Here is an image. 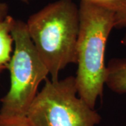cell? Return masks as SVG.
<instances>
[{
	"label": "cell",
	"mask_w": 126,
	"mask_h": 126,
	"mask_svg": "<svg viewBox=\"0 0 126 126\" xmlns=\"http://www.w3.org/2000/svg\"><path fill=\"white\" fill-rule=\"evenodd\" d=\"M79 10L78 68L74 77L78 95L94 109L97 98L103 94L105 85V50L109 34L114 28V13L85 0L81 1Z\"/></svg>",
	"instance_id": "6da1fadb"
},
{
	"label": "cell",
	"mask_w": 126,
	"mask_h": 126,
	"mask_svg": "<svg viewBox=\"0 0 126 126\" xmlns=\"http://www.w3.org/2000/svg\"><path fill=\"white\" fill-rule=\"evenodd\" d=\"M30 36L52 80L69 64H77L79 10L72 0H58L30 16Z\"/></svg>",
	"instance_id": "7a4b0ae2"
},
{
	"label": "cell",
	"mask_w": 126,
	"mask_h": 126,
	"mask_svg": "<svg viewBox=\"0 0 126 126\" xmlns=\"http://www.w3.org/2000/svg\"><path fill=\"white\" fill-rule=\"evenodd\" d=\"M11 32L14 44L7 68L11 75V86L0 100V114L27 117L30 105L38 93L39 86L49 72L34 46L26 23L15 20Z\"/></svg>",
	"instance_id": "3957f363"
},
{
	"label": "cell",
	"mask_w": 126,
	"mask_h": 126,
	"mask_svg": "<svg viewBox=\"0 0 126 126\" xmlns=\"http://www.w3.org/2000/svg\"><path fill=\"white\" fill-rule=\"evenodd\" d=\"M32 126H96L101 116L78 95L75 77L46 80L27 114Z\"/></svg>",
	"instance_id": "277c9868"
},
{
	"label": "cell",
	"mask_w": 126,
	"mask_h": 126,
	"mask_svg": "<svg viewBox=\"0 0 126 126\" xmlns=\"http://www.w3.org/2000/svg\"><path fill=\"white\" fill-rule=\"evenodd\" d=\"M105 85L113 92L126 93V59H112L107 66Z\"/></svg>",
	"instance_id": "5b68a950"
},
{
	"label": "cell",
	"mask_w": 126,
	"mask_h": 126,
	"mask_svg": "<svg viewBox=\"0 0 126 126\" xmlns=\"http://www.w3.org/2000/svg\"><path fill=\"white\" fill-rule=\"evenodd\" d=\"M14 20L13 17L8 16L0 23V74L8 68L12 57L14 39L11 32Z\"/></svg>",
	"instance_id": "8992f818"
},
{
	"label": "cell",
	"mask_w": 126,
	"mask_h": 126,
	"mask_svg": "<svg viewBox=\"0 0 126 126\" xmlns=\"http://www.w3.org/2000/svg\"><path fill=\"white\" fill-rule=\"evenodd\" d=\"M111 11L114 13V28L126 27V0H115Z\"/></svg>",
	"instance_id": "52a82bcc"
},
{
	"label": "cell",
	"mask_w": 126,
	"mask_h": 126,
	"mask_svg": "<svg viewBox=\"0 0 126 126\" xmlns=\"http://www.w3.org/2000/svg\"><path fill=\"white\" fill-rule=\"evenodd\" d=\"M0 126H32L27 117H11L0 114Z\"/></svg>",
	"instance_id": "ba28073f"
},
{
	"label": "cell",
	"mask_w": 126,
	"mask_h": 126,
	"mask_svg": "<svg viewBox=\"0 0 126 126\" xmlns=\"http://www.w3.org/2000/svg\"><path fill=\"white\" fill-rule=\"evenodd\" d=\"M9 6L0 0V23H1L9 15Z\"/></svg>",
	"instance_id": "9c48e42d"
},
{
	"label": "cell",
	"mask_w": 126,
	"mask_h": 126,
	"mask_svg": "<svg viewBox=\"0 0 126 126\" xmlns=\"http://www.w3.org/2000/svg\"><path fill=\"white\" fill-rule=\"evenodd\" d=\"M85 1H89L91 3H93L94 4L99 5V6L111 10L112 6L115 0H85Z\"/></svg>",
	"instance_id": "30bf717a"
},
{
	"label": "cell",
	"mask_w": 126,
	"mask_h": 126,
	"mask_svg": "<svg viewBox=\"0 0 126 126\" xmlns=\"http://www.w3.org/2000/svg\"><path fill=\"white\" fill-rule=\"evenodd\" d=\"M121 44H123V46H126V34H125V35L123 36V37L122 38V39H121Z\"/></svg>",
	"instance_id": "8fae6325"
},
{
	"label": "cell",
	"mask_w": 126,
	"mask_h": 126,
	"mask_svg": "<svg viewBox=\"0 0 126 126\" xmlns=\"http://www.w3.org/2000/svg\"><path fill=\"white\" fill-rule=\"evenodd\" d=\"M20 1H22L25 2V3H28V2H30L32 0H20Z\"/></svg>",
	"instance_id": "7c38bea8"
}]
</instances>
